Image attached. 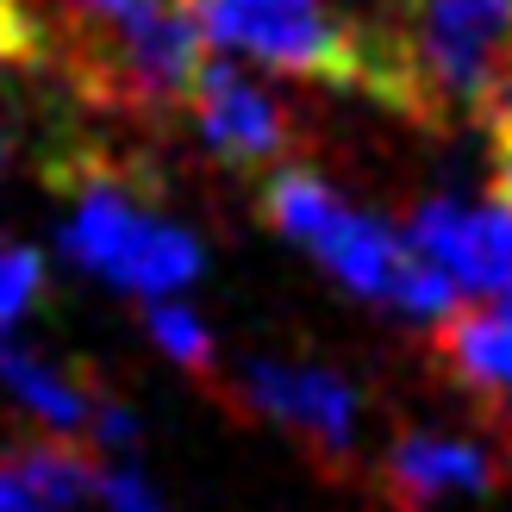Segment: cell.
<instances>
[{"instance_id":"2","label":"cell","mask_w":512,"mask_h":512,"mask_svg":"<svg viewBox=\"0 0 512 512\" xmlns=\"http://www.w3.org/2000/svg\"><path fill=\"white\" fill-rule=\"evenodd\" d=\"M263 219L281 238H294L331 281H344L350 294L388 306L400 319L438 325L444 313H456V281L431 263V256H419L406 232H388V225L369 219L363 207H350V200L331 188L319 169H306L300 157L269 169Z\"/></svg>"},{"instance_id":"15","label":"cell","mask_w":512,"mask_h":512,"mask_svg":"<svg viewBox=\"0 0 512 512\" xmlns=\"http://www.w3.org/2000/svg\"><path fill=\"white\" fill-rule=\"evenodd\" d=\"M488 138H494V200L512 207V100L500 107V119L488 125Z\"/></svg>"},{"instance_id":"5","label":"cell","mask_w":512,"mask_h":512,"mask_svg":"<svg viewBox=\"0 0 512 512\" xmlns=\"http://www.w3.org/2000/svg\"><path fill=\"white\" fill-rule=\"evenodd\" d=\"M232 400L244 406V413L275 419L281 431H294V438L313 450L325 469H350L356 425H363V394H356L338 369L250 356V363H238Z\"/></svg>"},{"instance_id":"6","label":"cell","mask_w":512,"mask_h":512,"mask_svg":"<svg viewBox=\"0 0 512 512\" xmlns=\"http://www.w3.org/2000/svg\"><path fill=\"white\" fill-rule=\"evenodd\" d=\"M188 119H194L200 144H207L225 169H281V163L300 157L294 113L281 107L275 94L256 88L250 75L225 69L213 57H207V69H200V82H194Z\"/></svg>"},{"instance_id":"11","label":"cell","mask_w":512,"mask_h":512,"mask_svg":"<svg viewBox=\"0 0 512 512\" xmlns=\"http://www.w3.org/2000/svg\"><path fill=\"white\" fill-rule=\"evenodd\" d=\"M144 325H150V344H157L175 369H188V375H213V331H207V319L194 313V306H182V300H150V313H144Z\"/></svg>"},{"instance_id":"4","label":"cell","mask_w":512,"mask_h":512,"mask_svg":"<svg viewBox=\"0 0 512 512\" xmlns=\"http://www.w3.org/2000/svg\"><path fill=\"white\" fill-rule=\"evenodd\" d=\"M207 44L275 75L325 88H369V25L338 19L331 0H188Z\"/></svg>"},{"instance_id":"9","label":"cell","mask_w":512,"mask_h":512,"mask_svg":"<svg viewBox=\"0 0 512 512\" xmlns=\"http://www.w3.org/2000/svg\"><path fill=\"white\" fill-rule=\"evenodd\" d=\"M431 363L512 431V306H469L431 325Z\"/></svg>"},{"instance_id":"1","label":"cell","mask_w":512,"mask_h":512,"mask_svg":"<svg viewBox=\"0 0 512 512\" xmlns=\"http://www.w3.org/2000/svg\"><path fill=\"white\" fill-rule=\"evenodd\" d=\"M363 94L425 132H488L512 100V0H400L394 25H369Z\"/></svg>"},{"instance_id":"17","label":"cell","mask_w":512,"mask_h":512,"mask_svg":"<svg viewBox=\"0 0 512 512\" xmlns=\"http://www.w3.org/2000/svg\"><path fill=\"white\" fill-rule=\"evenodd\" d=\"M500 300H506V306H512V275H506V288H500Z\"/></svg>"},{"instance_id":"13","label":"cell","mask_w":512,"mask_h":512,"mask_svg":"<svg viewBox=\"0 0 512 512\" xmlns=\"http://www.w3.org/2000/svg\"><path fill=\"white\" fill-rule=\"evenodd\" d=\"M0 63H19V69L44 63V38H38L32 0H0Z\"/></svg>"},{"instance_id":"12","label":"cell","mask_w":512,"mask_h":512,"mask_svg":"<svg viewBox=\"0 0 512 512\" xmlns=\"http://www.w3.org/2000/svg\"><path fill=\"white\" fill-rule=\"evenodd\" d=\"M38 294H44V263H38V250L13 244L7 256H0V331H13L25 313H32Z\"/></svg>"},{"instance_id":"7","label":"cell","mask_w":512,"mask_h":512,"mask_svg":"<svg viewBox=\"0 0 512 512\" xmlns=\"http://www.w3.org/2000/svg\"><path fill=\"white\" fill-rule=\"evenodd\" d=\"M406 238L456 281V294H500L512 275V207L500 200L431 194L406 219Z\"/></svg>"},{"instance_id":"18","label":"cell","mask_w":512,"mask_h":512,"mask_svg":"<svg viewBox=\"0 0 512 512\" xmlns=\"http://www.w3.org/2000/svg\"><path fill=\"white\" fill-rule=\"evenodd\" d=\"M7 250H13V244H7V238H0V256H7Z\"/></svg>"},{"instance_id":"16","label":"cell","mask_w":512,"mask_h":512,"mask_svg":"<svg viewBox=\"0 0 512 512\" xmlns=\"http://www.w3.org/2000/svg\"><path fill=\"white\" fill-rule=\"evenodd\" d=\"M7 157H13V144H7V132H0V169H7Z\"/></svg>"},{"instance_id":"10","label":"cell","mask_w":512,"mask_h":512,"mask_svg":"<svg viewBox=\"0 0 512 512\" xmlns=\"http://www.w3.org/2000/svg\"><path fill=\"white\" fill-rule=\"evenodd\" d=\"M0 388L19 413H32L44 431H63V438H88L94 431V406H100V381L88 369H63L50 356L13 344L0 331Z\"/></svg>"},{"instance_id":"14","label":"cell","mask_w":512,"mask_h":512,"mask_svg":"<svg viewBox=\"0 0 512 512\" xmlns=\"http://www.w3.org/2000/svg\"><path fill=\"white\" fill-rule=\"evenodd\" d=\"M94 500L107 506V512H169V506H163V494L150 488L138 469H125V463H119V469H100Z\"/></svg>"},{"instance_id":"3","label":"cell","mask_w":512,"mask_h":512,"mask_svg":"<svg viewBox=\"0 0 512 512\" xmlns=\"http://www.w3.org/2000/svg\"><path fill=\"white\" fill-rule=\"evenodd\" d=\"M50 182L69 194L63 250L88 275L144 300H163L200 275V238L163 219L138 163L107 157V150H63L50 157Z\"/></svg>"},{"instance_id":"8","label":"cell","mask_w":512,"mask_h":512,"mask_svg":"<svg viewBox=\"0 0 512 512\" xmlns=\"http://www.w3.org/2000/svg\"><path fill=\"white\" fill-rule=\"evenodd\" d=\"M500 481L494 456L450 431H400L381 456V494L394 512H425L456 494H488Z\"/></svg>"}]
</instances>
